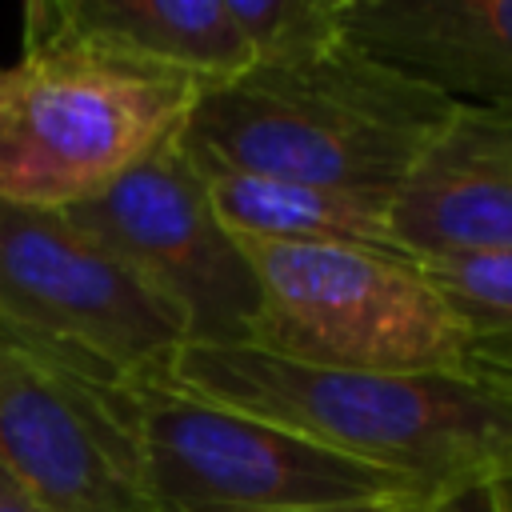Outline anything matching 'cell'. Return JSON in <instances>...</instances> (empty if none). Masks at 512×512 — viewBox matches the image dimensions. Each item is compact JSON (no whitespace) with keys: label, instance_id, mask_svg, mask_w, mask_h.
Here are the masks:
<instances>
[{"label":"cell","instance_id":"6da1fadb","mask_svg":"<svg viewBox=\"0 0 512 512\" xmlns=\"http://www.w3.org/2000/svg\"><path fill=\"white\" fill-rule=\"evenodd\" d=\"M452 108L444 92L332 36L204 80L176 136L192 156L388 208Z\"/></svg>","mask_w":512,"mask_h":512},{"label":"cell","instance_id":"7a4b0ae2","mask_svg":"<svg viewBox=\"0 0 512 512\" xmlns=\"http://www.w3.org/2000/svg\"><path fill=\"white\" fill-rule=\"evenodd\" d=\"M160 380L432 492L512 480V388L480 376L320 368L256 344H184Z\"/></svg>","mask_w":512,"mask_h":512},{"label":"cell","instance_id":"3957f363","mask_svg":"<svg viewBox=\"0 0 512 512\" xmlns=\"http://www.w3.org/2000/svg\"><path fill=\"white\" fill-rule=\"evenodd\" d=\"M200 84L92 48H24L0 76V200H88L180 132Z\"/></svg>","mask_w":512,"mask_h":512},{"label":"cell","instance_id":"277c9868","mask_svg":"<svg viewBox=\"0 0 512 512\" xmlns=\"http://www.w3.org/2000/svg\"><path fill=\"white\" fill-rule=\"evenodd\" d=\"M152 512H292L436 496L284 424L192 396L160 376L124 388Z\"/></svg>","mask_w":512,"mask_h":512},{"label":"cell","instance_id":"5b68a950","mask_svg":"<svg viewBox=\"0 0 512 512\" xmlns=\"http://www.w3.org/2000/svg\"><path fill=\"white\" fill-rule=\"evenodd\" d=\"M240 244L260 280L256 348L320 368L468 376V336L412 256L244 236Z\"/></svg>","mask_w":512,"mask_h":512},{"label":"cell","instance_id":"8992f818","mask_svg":"<svg viewBox=\"0 0 512 512\" xmlns=\"http://www.w3.org/2000/svg\"><path fill=\"white\" fill-rule=\"evenodd\" d=\"M0 320L116 376H164L184 316L64 208L0 200Z\"/></svg>","mask_w":512,"mask_h":512},{"label":"cell","instance_id":"52a82bcc","mask_svg":"<svg viewBox=\"0 0 512 512\" xmlns=\"http://www.w3.org/2000/svg\"><path fill=\"white\" fill-rule=\"evenodd\" d=\"M128 380L0 320V472L44 512H152Z\"/></svg>","mask_w":512,"mask_h":512},{"label":"cell","instance_id":"ba28073f","mask_svg":"<svg viewBox=\"0 0 512 512\" xmlns=\"http://www.w3.org/2000/svg\"><path fill=\"white\" fill-rule=\"evenodd\" d=\"M124 256L188 324V344H252L260 280L176 136L64 208Z\"/></svg>","mask_w":512,"mask_h":512},{"label":"cell","instance_id":"9c48e42d","mask_svg":"<svg viewBox=\"0 0 512 512\" xmlns=\"http://www.w3.org/2000/svg\"><path fill=\"white\" fill-rule=\"evenodd\" d=\"M388 228L412 260L512 252V112L456 104L392 192Z\"/></svg>","mask_w":512,"mask_h":512},{"label":"cell","instance_id":"30bf717a","mask_svg":"<svg viewBox=\"0 0 512 512\" xmlns=\"http://www.w3.org/2000/svg\"><path fill=\"white\" fill-rule=\"evenodd\" d=\"M336 36L456 104L512 112V0H340Z\"/></svg>","mask_w":512,"mask_h":512},{"label":"cell","instance_id":"8fae6325","mask_svg":"<svg viewBox=\"0 0 512 512\" xmlns=\"http://www.w3.org/2000/svg\"><path fill=\"white\" fill-rule=\"evenodd\" d=\"M24 48H92L196 80L252 64L220 0H24Z\"/></svg>","mask_w":512,"mask_h":512},{"label":"cell","instance_id":"7c38bea8","mask_svg":"<svg viewBox=\"0 0 512 512\" xmlns=\"http://www.w3.org/2000/svg\"><path fill=\"white\" fill-rule=\"evenodd\" d=\"M188 160L196 164L216 216L244 240L352 244V248H376V252L408 256L388 228V208L376 200L300 184V180H284V176L244 172V168L204 160L192 152H188Z\"/></svg>","mask_w":512,"mask_h":512},{"label":"cell","instance_id":"4fadbf2b","mask_svg":"<svg viewBox=\"0 0 512 512\" xmlns=\"http://www.w3.org/2000/svg\"><path fill=\"white\" fill-rule=\"evenodd\" d=\"M468 336V376L512 388V252L416 260Z\"/></svg>","mask_w":512,"mask_h":512},{"label":"cell","instance_id":"5bb4252c","mask_svg":"<svg viewBox=\"0 0 512 512\" xmlns=\"http://www.w3.org/2000/svg\"><path fill=\"white\" fill-rule=\"evenodd\" d=\"M252 60H276L336 36L340 0H220Z\"/></svg>","mask_w":512,"mask_h":512},{"label":"cell","instance_id":"9a60e30c","mask_svg":"<svg viewBox=\"0 0 512 512\" xmlns=\"http://www.w3.org/2000/svg\"><path fill=\"white\" fill-rule=\"evenodd\" d=\"M420 512H504L496 484H460L448 492H436Z\"/></svg>","mask_w":512,"mask_h":512},{"label":"cell","instance_id":"2e32d148","mask_svg":"<svg viewBox=\"0 0 512 512\" xmlns=\"http://www.w3.org/2000/svg\"><path fill=\"white\" fill-rule=\"evenodd\" d=\"M432 496L420 500H384V504H332V508H292V512H420Z\"/></svg>","mask_w":512,"mask_h":512},{"label":"cell","instance_id":"e0dca14e","mask_svg":"<svg viewBox=\"0 0 512 512\" xmlns=\"http://www.w3.org/2000/svg\"><path fill=\"white\" fill-rule=\"evenodd\" d=\"M0 512H44L20 484H12L4 472H0Z\"/></svg>","mask_w":512,"mask_h":512},{"label":"cell","instance_id":"ac0fdd59","mask_svg":"<svg viewBox=\"0 0 512 512\" xmlns=\"http://www.w3.org/2000/svg\"><path fill=\"white\" fill-rule=\"evenodd\" d=\"M496 492H500V508L512 512V480L508 484H496Z\"/></svg>","mask_w":512,"mask_h":512},{"label":"cell","instance_id":"d6986e66","mask_svg":"<svg viewBox=\"0 0 512 512\" xmlns=\"http://www.w3.org/2000/svg\"><path fill=\"white\" fill-rule=\"evenodd\" d=\"M0 76H4V64H0Z\"/></svg>","mask_w":512,"mask_h":512}]
</instances>
